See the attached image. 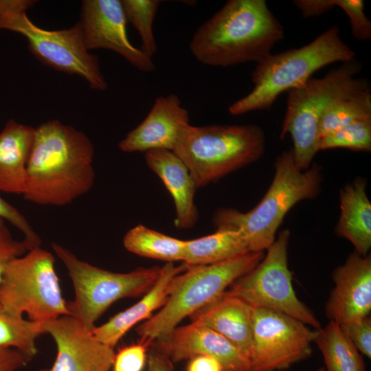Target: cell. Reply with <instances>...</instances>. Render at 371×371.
Here are the masks:
<instances>
[{"instance_id":"7","label":"cell","mask_w":371,"mask_h":371,"mask_svg":"<svg viewBox=\"0 0 371 371\" xmlns=\"http://www.w3.org/2000/svg\"><path fill=\"white\" fill-rule=\"evenodd\" d=\"M56 255L67 270L75 293L67 302L71 315L92 330L95 323L117 300L148 292L158 278L161 268L140 267L128 273H115L78 259L70 250L52 243Z\"/></svg>"},{"instance_id":"12","label":"cell","mask_w":371,"mask_h":371,"mask_svg":"<svg viewBox=\"0 0 371 371\" xmlns=\"http://www.w3.org/2000/svg\"><path fill=\"white\" fill-rule=\"evenodd\" d=\"M317 334L302 321L264 308H253L249 371H280L308 357Z\"/></svg>"},{"instance_id":"20","label":"cell","mask_w":371,"mask_h":371,"mask_svg":"<svg viewBox=\"0 0 371 371\" xmlns=\"http://www.w3.org/2000/svg\"><path fill=\"white\" fill-rule=\"evenodd\" d=\"M187 268L186 264L175 266L167 262L161 268L158 278L151 289L137 303L118 313L106 323L91 330L103 344L113 348L120 339L135 324L148 319L153 313L161 308L168 297V287L171 280Z\"/></svg>"},{"instance_id":"8","label":"cell","mask_w":371,"mask_h":371,"mask_svg":"<svg viewBox=\"0 0 371 371\" xmlns=\"http://www.w3.org/2000/svg\"><path fill=\"white\" fill-rule=\"evenodd\" d=\"M55 258L41 247L7 266L0 283V305L8 313L44 323L71 315L55 271Z\"/></svg>"},{"instance_id":"16","label":"cell","mask_w":371,"mask_h":371,"mask_svg":"<svg viewBox=\"0 0 371 371\" xmlns=\"http://www.w3.org/2000/svg\"><path fill=\"white\" fill-rule=\"evenodd\" d=\"M334 287L326 304L330 322L339 326L358 321L371 311V257L355 251L333 272Z\"/></svg>"},{"instance_id":"25","label":"cell","mask_w":371,"mask_h":371,"mask_svg":"<svg viewBox=\"0 0 371 371\" xmlns=\"http://www.w3.org/2000/svg\"><path fill=\"white\" fill-rule=\"evenodd\" d=\"M314 342L323 355L326 371H366L359 352L339 325L330 322L318 328Z\"/></svg>"},{"instance_id":"14","label":"cell","mask_w":371,"mask_h":371,"mask_svg":"<svg viewBox=\"0 0 371 371\" xmlns=\"http://www.w3.org/2000/svg\"><path fill=\"white\" fill-rule=\"evenodd\" d=\"M44 334L53 337L56 356L52 366L40 371H111L113 348L98 340L72 315L41 323Z\"/></svg>"},{"instance_id":"23","label":"cell","mask_w":371,"mask_h":371,"mask_svg":"<svg viewBox=\"0 0 371 371\" xmlns=\"http://www.w3.org/2000/svg\"><path fill=\"white\" fill-rule=\"evenodd\" d=\"M363 119H371V91L367 80L357 78L347 91L335 98L324 111L319 120V138Z\"/></svg>"},{"instance_id":"35","label":"cell","mask_w":371,"mask_h":371,"mask_svg":"<svg viewBox=\"0 0 371 371\" xmlns=\"http://www.w3.org/2000/svg\"><path fill=\"white\" fill-rule=\"evenodd\" d=\"M31 359L32 357L16 349L0 347V371H18Z\"/></svg>"},{"instance_id":"2","label":"cell","mask_w":371,"mask_h":371,"mask_svg":"<svg viewBox=\"0 0 371 371\" xmlns=\"http://www.w3.org/2000/svg\"><path fill=\"white\" fill-rule=\"evenodd\" d=\"M283 37V27L265 0H229L197 28L189 48L209 66L258 63Z\"/></svg>"},{"instance_id":"29","label":"cell","mask_w":371,"mask_h":371,"mask_svg":"<svg viewBox=\"0 0 371 371\" xmlns=\"http://www.w3.org/2000/svg\"><path fill=\"white\" fill-rule=\"evenodd\" d=\"M337 148L370 152L371 119L355 121L319 138V150Z\"/></svg>"},{"instance_id":"37","label":"cell","mask_w":371,"mask_h":371,"mask_svg":"<svg viewBox=\"0 0 371 371\" xmlns=\"http://www.w3.org/2000/svg\"><path fill=\"white\" fill-rule=\"evenodd\" d=\"M147 368L148 371H175L172 362L153 347L148 353Z\"/></svg>"},{"instance_id":"32","label":"cell","mask_w":371,"mask_h":371,"mask_svg":"<svg viewBox=\"0 0 371 371\" xmlns=\"http://www.w3.org/2000/svg\"><path fill=\"white\" fill-rule=\"evenodd\" d=\"M0 218L9 222L23 235L27 251L41 247V239L26 218L13 205L0 196Z\"/></svg>"},{"instance_id":"21","label":"cell","mask_w":371,"mask_h":371,"mask_svg":"<svg viewBox=\"0 0 371 371\" xmlns=\"http://www.w3.org/2000/svg\"><path fill=\"white\" fill-rule=\"evenodd\" d=\"M35 128L10 120L0 132V191L23 194Z\"/></svg>"},{"instance_id":"28","label":"cell","mask_w":371,"mask_h":371,"mask_svg":"<svg viewBox=\"0 0 371 371\" xmlns=\"http://www.w3.org/2000/svg\"><path fill=\"white\" fill-rule=\"evenodd\" d=\"M127 21L137 31L141 41L140 49L152 58L157 52L153 32L155 18L161 4L159 0H121Z\"/></svg>"},{"instance_id":"10","label":"cell","mask_w":371,"mask_h":371,"mask_svg":"<svg viewBox=\"0 0 371 371\" xmlns=\"http://www.w3.org/2000/svg\"><path fill=\"white\" fill-rule=\"evenodd\" d=\"M34 3L35 1L21 0L16 6L1 12L0 30L23 36L31 52L46 65L82 77L94 90L105 91L107 82L97 56L85 46L80 23L60 30L41 28L26 13Z\"/></svg>"},{"instance_id":"19","label":"cell","mask_w":371,"mask_h":371,"mask_svg":"<svg viewBox=\"0 0 371 371\" xmlns=\"http://www.w3.org/2000/svg\"><path fill=\"white\" fill-rule=\"evenodd\" d=\"M148 167L162 181L172 197L179 229H190L199 212L194 203L196 186L184 163L172 152L155 150L145 153Z\"/></svg>"},{"instance_id":"18","label":"cell","mask_w":371,"mask_h":371,"mask_svg":"<svg viewBox=\"0 0 371 371\" xmlns=\"http://www.w3.org/2000/svg\"><path fill=\"white\" fill-rule=\"evenodd\" d=\"M253 307L226 290L216 300L201 308L189 317L191 322L218 333L249 360L252 354Z\"/></svg>"},{"instance_id":"31","label":"cell","mask_w":371,"mask_h":371,"mask_svg":"<svg viewBox=\"0 0 371 371\" xmlns=\"http://www.w3.org/2000/svg\"><path fill=\"white\" fill-rule=\"evenodd\" d=\"M334 8L339 7L348 16L353 37L360 41L371 38V21L364 12L362 0H333Z\"/></svg>"},{"instance_id":"5","label":"cell","mask_w":371,"mask_h":371,"mask_svg":"<svg viewBox=\"0 0 371 371\" xmlns=\"http://www.w3.org/2000/svg\"><path fill=\"white\" fill-rule=\"evenodd\" d=\"M265 143L263 130L254 124H190L172 152L199 188L260 159Z\"/></svg>"},{"instance_id":"4","label":"cell","mask_w":371,"mask_h":371,"mask_svg":"<svg viewBox=\"0 0 371 371\" xmlns=\"http://www.w3.org/2000/svg\"><path fill=\"white\" fill-rule=\"evenodd\" d=\"M356 54L333 25L308 44L276 54L256 63L251 74L254 87L229 107L232 115L268 110L285 91L305 84L317 70L336 62L353 60Z\"/></svg>"},{"instance_id":"34","label":"cell","mask_w":371,"mask_h":371,"mask_svg":"<svg viewBox=\"0 0 371 371\" xmlns=\"http://www.w3.org/2000/svg\"><path fill=\"white\" fill-rule=\"evenodd\" d=\"M357 350L371 357V318L370 315L360 320L339 326Z\"/></svg>"},{"instance_id":"36","label":"cell","mask_w":371,"mask_h":371,"mask_svg":"<svg viewBox=\"0 0 371 371\" xmlns=\"http://www.w3.org/2000/svg\"><path fill=\"white\" fill-rule=\"evenodd\" d=\"M186 371H223V367L214 357L198 355L190 359Z\"/></svg>"},{"instance_id":"38","label":"cell","mask_w":371,"mask_h":371,"mask_svg":"<svg viewBox=\"0 0 371 371\" xmlns=\"http://www.w3.org/2000/svg\"><path fill=\"white\" fill-rule=\"evenodd\" d=\"M21 1V0H0V13L17 5Z\"/></svg>"},{"instance_id":"1","label":"cell","mask_w":371,"mask_h":371,"mask_svg":"<svg viewBox=\"0 0 371 371\" xmlns=\"http://www.w3.org/2000/svg\"><path fill=\"white\" fill-rule=\"evenodd\" d=\"M93 157L83 132L56 120L41 124L35 128L22 196L41 205L71 203L93 186Z\"/></svg>"},{"instance_id":"27","label":"cell","mask_w":371,"mask_h":371,"mask_svg":"<svg viewBox=\"0 0 371 371\" xmlns=\"http://www.w3.org/2000/svg\"><path fill=\"white\" fill-rule=\"evenodd\" d=\"M41 334V323L12 315L0 305V347L16 349L32 358L38 352L36 339Z\"/></svg>"},{"instance_id":"13","label":"cell","mask_w":371,"mask_h":371,"mask_svg":"<svg viewBox=\"0 0 371 371\" xmlns=\"http://www.w3.org/2000/svg\"><path fill=\"white\" fill-rule=\"evenodd\" d=\"M85 46L88 51L111 50L141 71H153L152 58L134 46L127 32V20L121 0H85L82 1L79 21Z\"/></svg>"},{"instance_id":"6","label":"cell","mask_w":371,"mask_h":371,"mask_svg":"<svg viewBox=\"0 0 371 371\" xmlns=\"http://www.w3.org/2000/svg\"><path fill=\"white\" fill-rule=\"evenodd\" d=\"M264 256V251H249L215 264L186 265L169 283L164 306L136 328L140 340L153 343L171 332L186 317L216 300L252 270Z\"/></svg>"},{"instance_id":"30","label":"cell","mask_w":371,"mask_h":371,"mask_svg":"<svg viewBox=\"0 0 371 371\" xmlns=\"http://www.w3.org/2000/svg\"><path fill=\"white\" fill-rule=\"evenodd\" d=\"M152 342L140 340L124 346L115 353L111 371H143L148 358V348Z\"/></svg>"},{"instance_id":"9","label":"cell","mask_w":371,"mask_h":371,"mask_svg":"<svg viewBox=\"0 0 371 371\" xmlns=\"http://www.w3.org/2000/svg\"><path fill=\"white\" fill-rule=\"evenodd\" d=\"M356 59L344 63L320 78L309 79L301 87L288 91V104L280 137L289 134L297 167H310L319 150V124L328 104L347 91L361 69Z\"/></svg>"},{"instance_id":"15","label":"cell","mask_w":371,"mask_h":371,"mask_svg":"<svg viewBox=\"0 0 371 371\" xmlns=\"http://www.w3.org/2000/svg\"><path fill=\"white\" fill-rule=\"evenodd\" d=\"M151 345L172 362L207 355L221 363L223 371L250 369L249 360L234 344L214 330L194 322L177 326Z\"/></svg>"},{"instance_id":"24","label":"cell","mask_w":371,"mask_h":371,"mask_svg":"<svg viewBox=\"0 0 371 371\" xmlns=\"http://www.w3.org/2000/svg\"><path fill=\"white\" fill-rule=\"evenodd\" d=\"M249 251L247 245L240 232L216 230L212 234L186 240L183 262L187 266L207 265Z\"/></svg>"},{"instance_id":"22","label":"cell","mask_w":371,"mask_h":371,"mask_svg":"<svg viewBox=\"0 0 371 371\" xmlns=\"http://www.w3.org/2000/svg\"><path fill=\"white\" fill-rule=\"evenodd\" d=\"M366 188V181L358 177L340 190V215L335 228L361 256L368 255L371 247V203Z\"/></svg>"},{"instance_id":"39","label":"cell","mask_w":371,"mask_h":371,"mask_svg":"<svg viewBox=\"0 0 371 371\" xmlns=\"http://www.w3.org/2000/svg\"><path fill=\"white\" fill-rule=\"evenodd\" d=\"M317 371H326V370H325V368H321L318 369Z\"/></svg>"},{"instance_id":"26","label":"cell","mask_w":371,"mask_h":371,"mask_svg":"<svg viewBox=\"0 0 371 371\" xmlns=\"http://www.w3.org/2000/svg\"><path fill=\"white\" fill-rule=\"evenodd\" d=\"M123 245L140 256L173 262L183 260L186 240L137 225L126 233Z\"/></svg>"},{"instance_id":"33","label":"cell","mask_w":371,"mask_h":371,"mask_svg":"<svg viewBox=\"0 0 371 371\" xmlns=\"http://www.w3.org/2000/svg\"><path fill=\"white\" fill-rule=\"evenodd\" d=\"M27 251V249L23 241L14 239L5 224V221L0 218V283L9 263Z\"/></svg>"},{"instance_id":"11","label":"cell","mask_w":371,"mask_h":371,"mask_svg":"<svg viewBox=\"0 0 371 371\" xmlns=\"http://www.w3.org/2000/svg\"><path fill=\"white\" fill-rule=\"evenodd\" d=\"M290 231L282 230L266 250L262 260L236 280L228 291L253 308H264L293 317L315 329L320 323L297 297L288 266Z\"/></svg>"},{"instance_id":"3","label":"cell","mask_w":371,"mask_h":371,"mask_svg":"<svg viewBox=\"0 0 371 371\" xmlns=\"http://www.w3.org/2000/svg\"><path fill=\"white\" fill-rule=\"evenodd\" d=\"M273 180L262 199L251 210L242 212L221 208L214 215L216 230L240 232L249 251H264L276 239V234L288 212L297 203L313 199L321 191V167L312 164L306 170L295 164L292 150L283 151L276 159Z\"/></svg>"},{"instance_id":"17","label":"cell","mask_w":371,"mask_h":371,"mask_svg":"<svg viewBox=\"0 0 371 371\" xmlns=\"http://www.w3.org/2000/svg\"><path fill=\"white\" fill-rule=\"evenodd\" d=\"M190 125L188 110L174 93L157 97L146 117L118 144L125 153L173 151Z\"/></svg>"}]
</instances>
